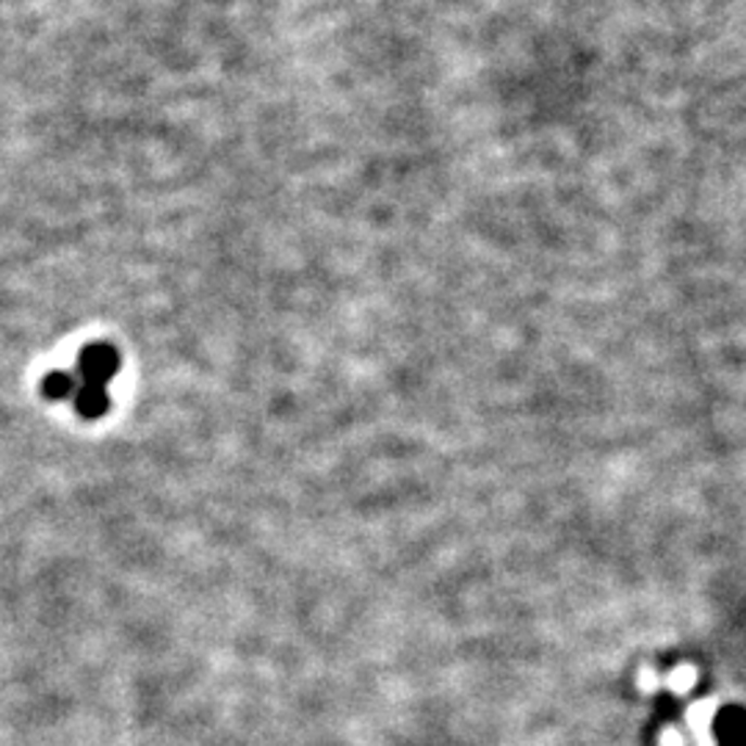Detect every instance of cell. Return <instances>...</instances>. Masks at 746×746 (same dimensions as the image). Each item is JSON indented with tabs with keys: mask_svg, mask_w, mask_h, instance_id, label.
<instances>
[{
	"mask_svg": "<svg viewBox=\"0 0 746 746\" xmlns=\"http://www.w3.org/2000/svg\"><path fill=\"white\" fill-rule=\"evenodd\" d=\"M116 368H119V357H116L114 349L105 346V343L84 349V354H80V374H84L86 384H98V388H103V384L114 377Z\"/></svg>",
	"mask_w": 746,
	"mask_h": 746,
	"instance_id": "cell-1",
	"label": "cell"
},
{
	"mask_svg": "<svg viewBox=\"0 0 746 746\" xmlns=\"http://www.w3.org/2000/svg\"><path fill=\"white\" fill-rule=\"evenodd\" d=\"M717 735L722 746H746V713L744 710H724L717 722Z\"/></svg>",
	"mask_w": 746,
	"mask_h": 746,
	"instance_id": "cell-2",
	"label": "cell"
},
{
	"mask_svg": "<svg viewBox=\"0 0 746 746\" xmlns=\"http://www.w3.org/2000/svg\"><path fill=\"white\" fill-rule=\"evenodd\" d=\"M105 407H109V395H105L103 388H98V384H84L78 393V409L84 415H89V418H98V415L105 413Z\"/></svg>",
	"mask_w": 746,
	"mask_h": 746,
	"instance_id": "cell-3",
	"label": "cell"
},
{
	"mask_svg": "<svg viewBox=\"0 0 746 746\" xmlns=\"http://www.w3.org/2000/svg\"><path fill=\"white\" fill-rule=\"evenodd\" d=\"M73 377H67V374H50L42 384L45 395H50V399H64V395L73 393Z\"/></svg>",
	"mask_w": 746,
	"mask_h": 746,
	"instance_id": "cell-4",
	"label": "cell"
}]
</instances>
